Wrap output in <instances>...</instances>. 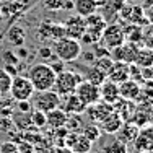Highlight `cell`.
<instances>
[{
    "instance_id": "6da1fadb",
    "label": "cell",
    "mask_w": 153,
    "mask_h": 153,
    "mask_svg": "<svg viewBox=\"0 0 153 153\" xmlns=\"http://www.w3.org/2000/svg\"><path fill=\"white\" fill-rule=\"evenodd\" d=\"M56 72L52 70L49 64L46 62H39L30 67L28 70V78L34 86V91H46V90L54 88V82H56Z\"/></svg>"
},
{
    "instance_id": "7a4b0ae2",
    "label": "cell",
    "mask_w": 153,
    "mask_h": 153,
    "mask_svg": "<svg viewBox=\"0 0 153 153\" xmlns=\"http://www.w3.org/2000/svg\"><path fill=\"white\" fill-rule=\"evenodd\" d=\"M52 52L56 59L62 62H74L82 56V42L78 39L64 36L52 42Z\"/></svg>"
},
{
    "instance_id": "3957f363",
    "label": "cell",
    "mask_w": 153,
    "mask_h": 153,
    "mask_svg": "<svg viewBox=\"0 0 153 153\" xmlns=\"http://www.w3.org/2000/svg\"><path fill=\"white\" fill-rule=\"evenodd\" d=\"M83 80L82 75H78L76 72L70 70H62L56 75V82H54V91L60 96H67V94L75 93L78 83Z\"/></svg>"
},
{
    "instance_id": "277c9868",
    "label": "cell",
    "mask_w": 153,
    "mask_h": 153,
    "mask_svg": "<svg viewBox=\"0 0 153 153\" xmlns=\"http://www.w3.org/2000/svg\"><path fill=\"white\" fill-rule=\"evenodd\" d=\"M31 100H33V109H38V111H42V112L52 111V109L59 108L62 103V96L57 94L54 90L34 91Z\"/></svg>"
},
{
    "instance_id": "5b68a950",
    "label": "cell",
    "mask_w": 153,
    "mask_h": 153,
    "mask_svg": "<svg viewBox=\"0 0 153 153\" xmlns=\"http://www.w3.org/2000/svg\"><path fill=\"white\" fill-rule=\"evenodd\" d=\"M10 96L15 101H31L33 94H34V86L30 82L28 76L23 75H15L10 85Z\"/></svg>"
},
{
    "instance_id": "8992f818",
    "label": "cell",
    "mask_w": 153,
    "mask_h": 153,
    "mask_svg": "<svg viewBox=\"0 0 153 153\" xmlns=\"http://www.w3.org/2000/svg\"><path fill=\"white\" fill-rule=\"evenodd\" d=\"M122 42H126V39H124V31H122L121 25L119 23L106 25V28L101 33V46L108 47L111 51L114 47L121 46Z\"/></svg>"
},
{
    "instance_id": "52a82bcc",
    "label": "cell",
    "mask_w": 153,
    "mask_h": 153,
    "mask_svg": "<svg viewBox=\"0 0 153 153\" xmlns=\"http://www.w3.org/2000/svg\"><path fill=\"white\" fill-rule=\"evenodd\" d=\"M75 94L86 104V106H91V104L101 101L100 86L93 85V83L86 82V80H82V82L78 83V86H76V90H75Z\"/></svg>"
},
{
    "instance_id": "ba28073f",
    "label": "cell",
    "mask_w": 153,
    "mask_h": 153,
    "mask_svg": "<svg viewBox=\"0 0 153 153\" xmlns=\"http://www.w3.org/2000/svg\"><path fill=\"white\" fill-rule=\"evenodd\" d=\"M65 34V30H64V25L60 23H52V21H42L41 26L38 30V38L41 41H57V39L64 38Z\"/></svg>"
},
{
    "instance_id": "9c48e42d",
    "label": "cell",
    "mask_w": 153,
    "mask_h": 153,
    "mask_svg": "<svg viewBox=\"0 0 153 153\" xmlns=\"http://www.w3.org/2000/svg\"><path fill=\"white\" fill-rule=\"evenodd\" d=\"M137 49L138 46L132 44V42H122L121 46L114 47V49L109 51V56L112 57V60L116 62H124V64H134L137 56Z\"/></svg>"
},
{
    "instance_id": "30bf717a",
    "label": "cell",
    "mask_w": 153,
    "mask_h": 153,
    "mask_svg": "<svg viewBox=\"0 0 153 153\" xmlns=\"http://www.w3.org/2000/svg\"><path fill=\"white\" fill-rule=\"evenodd\" d=\"M64 30H65V34L68 38H74V39H82V36L85 34V30H86V23H85V18L80 16V15H72L65 20L64 23Z\"/></svg>"
},
{
    "instance_id": "8fae6325",
    "label": "cell",
    "mask_w": 153,
    "mask_h": 153,
    "mask_svg": "<svg viewBox=\"0 0 153 153\" xmlns=\"http://www.w3.org/2000/svg\"><path fill=\"white\" fill-rule=\"evenodd\" d=\"M65 147L70 150V153H90L93 143L88 142L82 134L78 132H68L67 138H65Z\"/></svg>"
},
{
    "instance_id": "7c38bea8",
    "label": "cell",
    "mask_w": 153,
    "mask_h": 153,
    "mask_svg": "<svg viewBox=\"0 0 153 153\" xmlns=\"http://www.w3.org/2000/svg\"><path fill=\"white\" fill-rule=\"evenodd\" d=\"M121 18H124L127 23H135V25H140V26L148 23L145 20L143 8L137 3H124L121 8Z\"/></svg>"
},
{
    "instance_id": "4fadbf2b",
    "label": "cell",
    "mask_w": 153,
    "mask_h": 153,
    "mask_svg": "<svg viewBox=\"0 0 153 153\" xmlns=\"http://www.w3.org/2000/svg\"><path fill=\"white\" fill-rule=\"evenodd\" d=\"M135 150L138 153H147V152H153V126H143L138 130L135 140Z\"/></svg>"
},
{
    "instance_id": "5bb4252c",
    "label": "cell",
    "mask_w": 153,
    "mask_h": 153,
    "mask_svg": "<svg viewBox=\"0 0 153 153\" xmlns=\"http://www.w3.org/2000/svg\"><path fill=\"white\" fill-rule=\"evenodd\" d=\"M112 111H114V109H112V104H108V103H104V101H98V103H94L91 106L86 108L85 112L88 114L90 121H93V124H100L109 112H112Z\"/></svg>"
},
{
    "instance_id": "9a60e30c",
    "label": "cell",
    "mask_w": 153,
    "mask_h": 153,
    "mask_svg": "<svg viewBox=\"0 0 153 153\" xmlns=\"http://www.w3.org/2000/svg\"><path fill=\"white\" fill-rule=\"evenodd\" d=\"M100 98H101V101H104L108 104H114L121 98L119 96V85L111 82L109 78H106L100 85Z\"/></svg>"
},
{
    "instance_id": "2e32d148",
    "label": "cell",
    "mask_w": 153,
    "mask_h": 153,
    "mask_svg": "<svg viewBox=\"0 0 153 153\" xmlns=\"http://www.w3.org/2000/svg\"><path fill=\"white\" fill-rule=\"evenodd\" d=\"M60 108L64 109L67 114L80 116V114H83V112L86 111V108H88V106H86V104L83 103V101L80 100L75 93H72V94L64 96V103H60Z\"/></svg>"
},
{
    "instance_id": "e0dca14e",
    "label": "cell",
    "mask_w": 153,
    "mask_h": 153,
    "mask_svg": "<svg viewBox=\"0 0 153 153\" xmlns=\"http://www.w3.org/2000/svg\"><path fill=\"white\" fill-rule=\"evenodd\" d=\"M122 124H124V119L116 111H112V112H109V114L100 124H98V126H100L101 132H106V134H109V135H111V134H114V135H116L117 130L121 129Z\"/></svg>"
},
{
    "instance_id": "ac0fdd59",
    "label": "cell",
    "mask_w": 153,
    "mask_h": 153,
    "mask_svg": "<svg viewBox=\"0 0 153 153\" xmlns=\"http://www.w3.org/2000/svg\"><path fill=\"white\" fill-rule=\"evenodd\" d=\"M140 83H137L135 80H126V82L119 83V96L122 100H127V101H137L138 94H140Z\"/></svg>"
},
{
    "instance_id": "d6986e66",
    "label": "cell",
    "mask_w": 153,
    "mask_h": 153,
    "mask_svg": "<svg viewBox=\"0 0 153 153\" xmlns=\"http://www.w3.org/2000/svg\"><path fill=\"white\" fill-rule=\"evenodd\" d=\"M129 65L130 64H124V62H116L114 60V64H112L111 70H109V74H108V78L111 80V82L117 83V85L122 82H126V80H129L130 78Z\"/></svg>"
},
{
    "instance_id": "ffe728a7",
    "label": "cell",
    "mask_w": 153,
    "mask_h": 153,
    "mask_svg": "<svg viewBox=\"0 0 153 153\" xmlns=\"http://www.w3.org/2000/svg\"><path fill=\"white\" fill-rule=\"evenodd\" d=\"M138 130H140V127H138L135 122L124 121V124L121 126V129L117 130V134H116V135H117V140L124 142V143H130V142L135 140Z\"/></svg>"
},
{
    "instance_id": "44dd1931",
    "label": "cell",
    "mask_w": 153,
    "mask_h": 153,
    "mask_svg": "<svg viewBox=\"0 0 153 153\" xmlns=\"http://www.w3.org/2000/svg\"><path fill=\"white\" fill-rule=\"evenodd\" d=\"M67 117H68V114L60 106L52 109V111H49V112H46V122L51 129H62V127H65Z\"/></svg>"
},
{
    "instance_id": "7402d4cb",
    "label": "cell",
    "mask_w": 153,
    "mask_h": 153,
    "mask_svg": "<svg viewBox=\"0 0 153 153\" xmlns=\"http://www.w3.org/2000/svg\"><path fill=\"white\" fill-rule=\"evenodd\" d=\"M98 7L100 3L96 0H74V10L76 15L80 16H88V15H93V13L98 12Z\"/></svg>"
},
{
    "instance_id": "603a6c76",
    "label": "cell",
    "mask_w": 153,
    "mask_h": 153,
    "mask_svg": "<svg viewBox=\"0 0 153 153\" xmlns=\"http://www.w3.org/2000/svg\"><path fill=\"white\" fill-rule=\"evenodd\" d=\"M122 31H124V39H126L127 42L140 46V42H142V26L140 25L127 23L122 26Z\"/></svg>"
},
{
    "instance_id": "cb8c5ba5",
    "label": "cell",
    "mask_w": 153,
    "mask_h": 153,
    "mask_svg": "<svg viewBox=\"0 0 153 153\" xmlns=\"http://www.w3.org/2000/svg\"><path fill=\"white\" fill-rule=\"evenodd\" d=\"M134 64H135L137 67H140V68L153 65V49H148V47H143V46L138 47Z\"/></svg>"
},
{
    "instance_id": "d4e9b609",
    "label": "cell",
    "mask_w": 153,
    "mask_h": 153,
    "mask_svg": "<svg viewBox=\"0 0 153 153\" xmlns=\"http://www.w3.org/2000/svg\"><path fill=\"white\" fill-rule=\"evenodd\" d=\"M7 38H8V41L13 46H23L25 39H26V33H25V30L21 26H12L8 30Z\"/></svg>"
},
{
    "instance_id": "484cf974",
    "label": "cell",
    "mask_w": 153,
    "mask_h": 153,
    "mask_svg": "<svg viewBox=\"0 0 153 153\" xmlns=\"http://www.w3.org/2000/svg\"><path fill=\"white\" fill-rule=\"evenodd\" d=\"M112 64H114V60H112L111 56H100V57H94V60H93V67L98 68L101 74H104L106 76L109 74V70H111Z\"/></svg>"
},
{
    "instance_id": "4316f807",
    "label": "cell",
    "mask_w": 153,
    "mask_h": 153,
    "mask_svg": "<svg viewBox=\"0 0 153 153\" xmlns=\"http://www.w3.org/2000/svg\"><path fill=\"white\" fill-rule=\"evenodd\" d=\"M82 135L88 142L94 143V142H98V138L101 137V129H100L98 124H88V126H85L82 129Z\"/></svg>"
},
{
    "instance_id": "83f0119b",
    "label": "cell",
    "mask_w": 153,
    "mask_h": 153,
    "mask_svg": "<svg viewBox=\"0 0 153 153\" xmlns=\"http://www.w3.org/2000/svg\"><path fill=\"white\" fill-rule=\"evenodd\" d=\"M106 78H108V76L104 75V74H101V72L98 70V68H94L93 65L88 68V70H86V75L83 76V80H86V82L93 83V85H96V86H100Z\"/></svg>"
},
{
    "instance_id": "f1b7e54d",
    "label": "cell",
    "mask_w": 153,
    "mask_h": 153,
    "mask_svg": "<svg viewBox=\"0 0 153 153\" xmlns=\"http://www.w3.org/2000/svg\"><path fill=\"white\" fill-rule=\"evenodd\" d=\"M140 46L153 49V23H145L142 26V42Z\"/></svg>"
},
{
    "instance_id": "f546056e",
    "label": "cell",
    "mask_w": 153,
    "mask_h": 153,
    "mask_svg": "<svg viewBox=\"0 0 153 153\" xmlns=\"http://www.w3.org/2000/svg\"><path fill=\"white\" fill-rule=\"evenodd\" d=\"M12 80H13V76L10 75L3 67H0V91H2L3 94H8Z\"/></svg>"
},
{
    "instance_id": "4dcf8cb0",
    "label": "cell",
    "mask_w": 153,
    "mask_h": 153,
    "mask_svg": "<svg viewBox=\"0 0 153 153\" xmlns=\"http://www.w3.org/2000/svg\"><path fill=\"white\" fill-rule=\"evenodd\" d=\"M30 119H31L33 127H38V129H41V127L47 126V122H46V112L38 111V109H33V111L30 112Z\"/></svg>"
},
{
    "instance_id": "1f68e13d",
    "label": "cell",
    "mask_w": 153,
    "mask_h": 153,
    "mask_svg": "<svg viewBox=\"0 0 153 153\" xmlns=\"http://www.w3.org/2000/svg\"><path fill=\"white\" fill-rule=\"evenodd\" d=\"M108 147H109V148H106L108 153H127V143L117 140V138H116L111 145H108Z\"/></svg>"
},
{
    "instance_id": "d6a6232c",
    "label": "cell",
    "mask_w": 153,
    "mask_h": 153,
    "mask_svg": "<svg viewBox=\"0 0 153 153\" xmlns=\"http://www.w3.org/2000/svg\"><path fill=\"white\" fill-rule=\"evenodd\" d=\"M64 5V0H42V7L49 12H59L62 10Z\"/></svg>"
},
{
    "instance_id": "836d02e7",
    "label": "cell",
    "mask_w": 153,
    "mask_h": 153,
    "mask_svg": "<svg viewBox=\"0 0 153 153\" xmlns=\"http://www.w3.org/2000/svg\"><path fill=\"white\" fill-rule=\"evenodd\" d=\"M0 153H18V143L15 140H7L0 145Z\"/></svg>"
},
{
    "instance_id": "e575fe53",
    "label": "cell",
    "mask_w": 153,
    "mask_h": 153,
    "mask_svg": "<svg viewBox=\"0 0 153 153\" xmlns=\"http://www.w3.org/2000/svg\"><path fill=\"white\" fill-rule=\"evenodd\" d=\"M16 143H18V142H16ZM18 153H36V148H34V145H33V143L23 140V142L18 143Z\"/></svg>"
},
{
    "instance_id": "d590c367",
    "label": "cell",
    "mask_w": 153,
    "mask_h": 153,
    "mask_svg": "<svg viewBox=\"0 0 153 153\" xmlns=\"http://www.w3.org/2000/svg\"><path fill=\"white\" fill-rule=\"evenodd\" d=\"M140 76H142V82H153V65L150 67H142L140 68Z\"/></svg>"
},
{
    "instance_id": "8d00e7d4",
    "label": "cell",
    "mask_w": 153,
    "mask_h": 153,
    "mask_svg": "<svg viewBox=\"0 0 153 153\" xmlns=\"http://www.w3.org/2000/svg\"><path fill=\"white\" fill-rule=\"evenodd\" d=\"M16 103V109L18 112H23V114H30L33 111V104L30 101H15Z\"/></svg>"
},
{
    "instance_id": "74e56055",
    "label": "cell",
    "mask_w": 153,
    "mask_h": 153,
    "mask_svg": "<svg viewBox=\"0 0 153 153\" xmlns=\"http://www.w3.org/2000/svg\"><path fill=\"white\" fill-rule=\"evenodd\" d=\"M38 56L41 57L42 60H52L54 57V52H52V47H41V49L38 51Z\"/></svg>"
},
{
    "instance_id": "f35d334b",
    "label": "cell",
    "mask_w": 153,
    "mask_h": 153,
    "mask_svg": "<svg viewBox=\"0 0 153 153\" xmlns=\"http://www.w3.org/2000/svg\"><path fill=\"white\" fill-rule=\"evenodd\" d=\"M64 64H65V62H62V60H59V59H57V60L51 62L49 65H51V67H52V70L56 72V74H59V72L65 70V68H64Z\"/></svg>"
},
{
    "instance_id": "ab89813d",
    "label": "cell",
    "mask_w": 153,
    "mask_h": 153,
    "mask_svg": "<svg viewBox=\"0 0 153 153\" xmlns=\"http://www.w3.org/2000/svg\"><path fill=\"white\" fill-rule=\"evenodd\" d=\"M143 13H145V20H147L148 23H153V3L143 10Z\"/></svg>"
},
{
    "instance_id": "60d3db41",
    "label": "cell",
    "mask_w": 153,
    "mask_h": 153,
    "mask_svg": "<svg viewBox=\"0 0 153 153\" xmlns=\"http://www.w3.org/2000/svg\"><path fill=\"white\" fill-rule=\"evenodd\" d=\"M62 10H65V12H70V10H74V0H64Z\"/></svg>"
},
{
    "instance_id": "b9f144b4",
    "label": "cell",
    "mask_w": 153,
    "mask_h": 153,
    "mask_svg": "<svg viewBox=\"0 0 153 153\" xmlns=\"http://www.w3.org/2000/svg\"><path fill=\"white\" fill-rule=\"evenodd\" d=\"M3 96H5V94H3L2 91H0V103H2V100H3Z\"/></svg>"
},
{
    "instance_id": "7bdbcfd3",
    "label": "cell",
    "mask_w": 153,
    "mask_h": 153,
    "mask_svg": "<svg viewBox=\"0 0 153 153\" xmlns=\"http://www.w3.org/2000/svg\"><path fill=\"white\" fill-rule=\"evenodd\" d=\"M150 117H152V119H153V108H152V109H150Z\"/></svg>"
},
{
    "instance_id": "ee69618b",
    "label": "cell",
    "mask_w": 153,
    "mask_h": 153,
    "mask_svg": "<svg viewBox=\"0 0 153 153\" xmlns=\"http://www.w3.org/2000/svg\"><path fill=\"white\" fill-rule=\"evenodd\" d=\"M96 2H98V3H100V5H101V3H103V2H106V0H96Z\"/></svg>"
},
{
    "instance_id": "f6af8a7d",
    "label": "cell",
    "mask_w": 153,
    "mask_h": 153,
    "mask_svg": "<svg viewBox=\"0 0 153 153\" xmlns=\"http://www.w3.org/2000/svg\"><path fill=\"white\" fill-rule=\"evenodd\" d=\"M147 153H153V152H147Z\"/></svg>"
}]
</instances>
